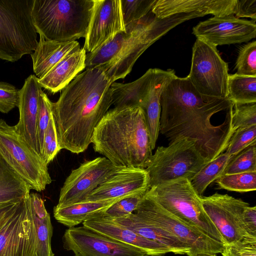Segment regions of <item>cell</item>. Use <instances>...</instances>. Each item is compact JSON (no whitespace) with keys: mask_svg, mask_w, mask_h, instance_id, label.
I'll list each match as a JSON object with an SVG mask.
<instances>
[{"mask_svg":"<svg viewBox=\"0 0 256 256\" xmlns=\"http://www.w3.org/2000/svg\"><path fill=\"white\" fill-rule=\"evenodd\" d=\"M134 213L177 238L190 249V256L200 253H220L224 247L223 244L212 239L166 210L147 192Z\"/></svg>","mask_w":256,"mask_h":256,"instance_id":"cell-9","label":"cell"},{"mask_svg":"<svg viewBox=\"0 0 256 256\" xmlns=\"http://www.w3.org/2000/svg\"><path fill=\"white\" fill-rule=\"evenodd\" d=\"M31 188L20 177L0 186V204L18 200L30 194Z\"/></svg>","mask_w":256,"mask_h":256,"instance_id":"cell-38","label":"cell"},{"mask_svg":"<svg viewBox=\"0 0 256 256\" xmlns=\"http://www.w3.org/2000/svg\"><path fill=\"white\" fill-rule=\"evenodd\" d=\"M196 18L198 16L192 14H180L163 18L156 17L132 38L116 56L99 66L112 82L124 78L149 46L176 26Z\"/></svg>","mask_w":256,"mask_h":256,"instance_id":"cell-10","label":"cell"},{"mask_svg":"<svg viewBox=\"0 0 256 256\" xmlns=\"http://www.w3.org/2000/svg\"><path fill=\"white\" fill-rule=\"evenodd\" d=\"M256 143V125L239 128L235 130L225 152L235 156L248 146Z\"/></svg>","mask_w":256,"mask_h":256,"instance_id":"cell-35","label":"cell"},{"mask_svg":"<svg viewBox=\"0 0 256 256\" xmlns=\"http://www.w3.org/2000/svg\"><path fill=\"white\" fill-rule=\"evenodd\" d=\"M148 191L126 196L110 206L103 214L112 218L125 217L137 209Z\"/></svg>","mask_w":256,"mask_h":256,"instance_id":"cell-37","label":"cell"},{"mask_svg":"<svg viewBox=\"0 0 256 256\" xmlns=\"http://www.w3.org/2000/svg\"><path fill=\"white\" fill-rule=\"evenodd\" d=\"M176 76L173 70H164L155 68L150 84L140 106L144 112L152 150L156 148L160 134L161 95L166 85Z\"/></svg>","mask_w":256,"mask_h":256,"instance_id":"cell-22","label":"cell"},{"mask_svg":"<svg viewBox=\"0 0 256 256\" xmlns=\"http://www.w3.org/2000/svg\"><path fill=\"white\" fill-rule=\"evenodd\" d=\"M64 248L74 256H148L144 250L100 234L84 226L68 228L62 236Z\"/></svg>","mask_w":256,"mask_h":256,"instance_id":"cell-14","label":"cell"},{"mask_svg":"<svg viewBox=\"0 0 256 256\" xmlns=\"http://www.w3.org/2000/svg\"><path fill=\"white\" fill-rule=\"evenodd\" d=\"M216 182L219 188L238 192L256 190V171L224 174Z\"/></svg>","mask_w":256,"mask_h":256,"instance_id":"cell-32","label":"cell"},{"mask_svg":"<svg viewBox=\"0 0 256 256\" xmlns=\"http://www.w3.org/2000/svg\"><path fill=\"white\" fill-rule=\"evenodd\" d=\"M238 0H156L152 12L158 18L180 14H193L198 17L234 15Z\"/></svg>","mask_w":256,"mask_h":256,"instance_id":"cell-20","label":"cell"},{"mask_svg":"<svg viewBox=\"0 0 256 256\" xmlns=\"http://www.w3.org/2000/svg\"><path fill=\"white\" fill-rule=\"evenodd\" d=\"M94 4V0H34L33 22L46 40L74 41L86 37Z\"/></svg>","mask_w":256,"mask_h":256,"instance_id":"cell-4","label":"cell"},{"mask_svg":"<svg viewBox=\"0 0 256 256\" xmlns=\"http://www.w3.org/2000/svg\"><path fill=\"white\" fill-rule=\"evenodd\" d=\"M252 171H256V143L232 156L222 175Z\"/></svg>","mask_w":256,"mask_h":256,"instance_id":"cell-33","label":"cell"},{"mask_svg":"<svg viewBox=\"0 0 256 256\" xmlns=\"http://www.w3.org/2000/svg\"><path fill=\"white\" fill-rule=\"evenodd\" d=\"M112 219L121 226L166 247L171 252L188 256L190 254V249L175 236L134 212L125 217Z\"/></svg>","mask_w":256,"mask_h":256,"instance_id":"cell-26","label":"cell"},{"mask_svg":"<svg viewBox=\"0 0 256 256\" xmlns=\"http://www.w3.org/2000/svg\"><path fill=\"white\" fill-rule=\"evenodd\" d=\"M228 64L216 47L197 38L187 77L198 92L206 96L228 98Z\"/></svg>","mask_w":256,"mask_h":256,"instance_id":"cell-11","label":"cell"},{"mask_svg":"<svg viewBox=\"0 0 256 256\" xmlns=\"http://www.w3.org/2000/svg\"><path fill=\"white\" fill-rule=\"evenodd\" d=\"M149 178L146 168L124 167L92 191L82 202H98L120 199L148 191Z\"/></svg>","mask_w":256,"mask_h":256,"instance_id":"cell-18","label":"cell"},{"mask_svg":"<svg viewBox=\"0 0 256 256\" xmlns=\"http://www.w3.org/2000/svg\"><path fill=\"white\" fill-rule=\"evenodd\" d=\"M94 150L118 168H146L152 154L145 114L140 106L108 110L93 132Z\"/></svg>","mask_w":256,"mask_h":256,"instance_id":"cell-3","label":"cell"},{"mask_svg":"<svg viewBox=\"0 0 256 256\" xmlns=\"http://www.w3.org/2000/svg\"><path fill=\"white\" fill-rule=\"evenodd\" d=\"M0 158L31 188L44 190L52 181L48 164L18 134L14 126L0 119Z\"/></svg>","mask_w":256,"mask_h":256,"instance_id":"cell-8","label":"cell"},{"mask_svg":"<svg viewBox=\"0 0 256 256\" xmlns=\"http://www.w3.org/2000/svg\"><path fill=\"white\" fill-rule=\"evenodd\" d=\"M236 74L246 76H256V41L248 42L241 48L236 59Z\"/></svg>","mask_w":256,"mask_h":256,"instance_id":"cell-36","label":"cell"},{"mask_svg":"<svg viewBox=\"0 0 256 256\" xmlns=\"http://www.w3.org/2000/svg\"><path fill=\"white\" fill-rule=\"evenodd\" d=\"M36 237L30 194L0 226V256H34Z\"/></svg>","mask_w":256,"mask_h":256,"instance_id":"cell-12","label":"cell"},{"mask_svg":"<svg viewBox=\"0 0 256 256\" xmlns=\"http://www.w3.org/2000/svg\"><path fill=\"white\" fill-rule=\"evenodd\" d=\"M60 150L58 143L54 122L52 116L44 136L42 158L48 165L53 160Z\"/></svg>","mask_w":256,"mask_h":256,"instance_id":"cell-42","label":"cell"},{"mask_svg":"<svg viewBox=\"0 0 256 256\" xmlns=\"http://www.w3.org/2000/svg\"><path fill=\"white\" fill-rule=\"evenodd\" d=\"M147 193L166 210L224 244L220 232L203 208L200 196L188 179L178 178L160 184L149 188Z\"/></svg>","mask_w":256,"mask_h":256,"instance_id":"cell-6","label":"cell"},{"mask_svg":"<svg viewBox=\"0 0 256 256\" xmlns=\"http://www.w3.org/2000/svg\"><path fill=\"white\" fill-rule=\"evenodd\" d=\"M232 156L225 152L220 154L207 163L190 181L199 196H202L208 186L222 175Z\"/></svg>","mask_w":256,"mask_h":256,"instance_id":"cell-30","label":"cell"},{"mask_svg":"<svg viewBox=\"0 0 256 256\" xmlns=\"http://www.w3.org/2000/svg\"><path fill=\"white\" fill-rule=\"evenodd\" d=\"M120 199L81 202L65 206L56 205L54 208V216L63 225L68 228L74 227L103 214L110 206Z\"/></svg>","mask_w":256,"mask_h":256,"instance_id":"cell-27","label":"cell"},{"mask_svg":"<svg viewBox=\"0 0 256 256\" xmlns=\"http://www.w3.org/2000/svg\"><path fill=\"white\" fill-rule=\"evenodd\" d=\"M52 103L46 94L42 90L40 96L37 122L38 136L42 156L46 132L52 116Z\"/></svg>","mask_w":256,"mask_h":256,"instance_id":"cell-40","label":"cell"},{"mask_svg":"<svg viewBox=\"0 0 256 256\" xmlns=\"http://www.w3.org/2000/svg\"><path fill=\"white\" fill-rule=\"evenodd\" d=\"M222 256H256V237L248 236L234 243L224 244Z\"/></svg>","mask_w":256,"mask_h":256,"instance_id":"cell-41","label":"cell"},{"mask_svg":"<svg viewBox=\"0 0 256 256\" xmlns=\"http://www.w3.org/2000/svg\"><path fill=\"white\" fill-rule=\"evenodd\" d=\"M82 226L117 241L136 247L148 256H160L171 252L166 247L124 227L102 214L82 222Z\"/></svg>","mask_w":256,"mask_h":256,"instance_id":"cell-21","label":"cell"},{"mask_svg":"<svg viewBox=\"0 0 256 256\" xmlns=\"http://www.w3.org/2000/svg\"><path fill=\"white\" fill-rule=\"evenodd\" d=\"M19 90L12 84L0 82V112L8 114L18 107Z\"/></svg>","mask_w":256,"mask_h":256,"instance_id":"cell-43","label":"cell"},{"mask_svg":"<svg viewBox=\"0 0 256 256\" xmlns=\"http://www.w3.org/2000/svg\"><path fill=\"white\" fill-rule=\"evenodd\" d=\"M200 200L204 210L222 237L224 245L250 236L246 233L243 222L244 212L250 206L248 203L218 192L200 196Z\"/></svg>","mask_w":256,"mask_h":256,"instance_id":"cell-13","label":"cell"},{"mask_svg":"<svg viewBox=\"0 0 256 256\" xmlns=\"http://www.w3.org/2000/svg\"><path fill=\"white\" fill-rule=\"evenodd\" d=\"M156 0H120L121 9L125 26L140 20L152 11Z\"/></svg>","mask_w":256,"mask_h":256,"instance_id":"cell-34","label":"cell"},{"mask_svg":"<svg viewBox=\"0 0 256 256\" xmlns=\"http://www.w3.org/2000/svg\"><path fill=\"white\" fill-rule=\"evenodd\" d=\"M192 256H216V254H211L208 253H200Z\"/></svg>","mask_w":256,"mask_h":256,"instance_id":"cell-48","label":"cell"},{"mask_svg":"<svg viewBox=\"0 0 256 256\" xmlns=\"http://www.w3.org/2000/svg\"><path fill=\"white\" fill-rule=\"evenodd\" d=\"M233 128L256 125V102L234 104L232 117Z\"/></svg>","mask_w":256,"mask_h":256,"instance_id":"cell-39","label":"cell"},{"mask_svg":"<svg viewBox=\"0 0 256 256\" xmlns=\"http://www.w3.org/2000/svg\"><path fill=\"white\" fill-rule=\"evenodd\" d=\"M112 83L99 66L86 68L52 102L60 150L76 154L87 150L95 128L112 105Z\"/></svg>","mask_w":256,"mask_h":256,"instance_id":"cell-2","label":"cell"},{"mask_svg":"<svg viewBox=\"0 0 256 256\" xmlns=\"http://www.w3.org/2000/svg\"><path fill=\"white\" fill-rule=\"evenodd\" d=\"M80 49L76 40L49 41L40 36L35 50L30 54L35 76L38 78H42L64 58Z\"/></svg>","mask_w":256,"mask_h":256,"instance_id":"cell-24","label":"cell"},{"mask_svg":"<svg viewBox=\"0 0 256 256\" xmlns=\"http://www.w3.org/2000/svg\"><path fill=\"white\" fill-rule=\"evenodd\" d=\"M154 72V68H150L141 77L131 82H112L110 88L114 108L140 106Z\"/></svg>","mask_w":256,"mask_h":256,"instance_id":"cell-29","label":"cell"},{"mask_svg":"<svg viewBox=\"0 0 256 256\" xmlns=\"http://www.w3.org/2000/svg\"><path fill=\"white\" fill-rule=\"evenodd\" d=\"M197 38L211 45L240 44L256 38V21L236 18L234 15L214 16L200 22L192 28Z\"/></svg>","mask_w":256,"mask_h":256,"instance_id":"cell-16","label":"cell"},{"mask_svg":"<svg viewBox=\"0 0 256 256\" xmlns=\"http://www.w3.org/2000/svg\"><path fill=\"white\" fill-rule=\"evenodd\" d=\"M86 50L82 48L66 56L38 78L42 88L52 94L62 90L79 72L86 68Z\"/></svg>","mask_w":256,"mask_h":256,"instance_id":"cell-25","label":"cell"},{"mask_svg":"<svg viewBox=\"0 0 256 256\" xmlns=\"http://www.w3.org/2000/svg\"><path fill=\"white\" fill-rule=\"evenodd\" d=\"M120 168L105 157H98L82 164L66 179L57 205L65 206L83 201Z\"/></svg>","mask_w":256,"mask_h":256,"instance_id":"cell-15","label":"cell"},{"mask_svg":"<svg viewBox=\"0 0 256 256\" xmlns=\"http://www.w3.org/2000/svg\"><path fill=\"white\" fill-rule=\"evenodd\" d=\"M160 132L169 143L186 138L208 162L226 149L235 131L232 126L217 125L213 116L233 110L228 98L206 96L200 94L188 77L176 76L161 95Z\"/></svg>","mask_w":256,"mask_h":256,"instance_id":"cell-1","label":"cell"},{"mask_svg":"<svg viewBox=\"0 0 256 256\" xmlns=\"http://www.w3.org/2000/svg\"><path fill=\"white\" fill-rule=\"evenodd\" d=\"M22 200L20 201H19L18 202V204L12 208L10 210H9L8 212H7L6 214L3 215L2 216H0V226H2L7 220L10 217V216L12 215V214L13 213V212L14 211L16 208H17V206L19 204H20V202Z\"/></svg>","mask_w":256,"mask_h":256,"instance_id":"cell-47","label":"cell"},{"mask_svg":"<svg viewBox=\"0 0 256 256\" xmlns=\"http://www.w3.org/2000/svg\"><path fill=\"white\" fill-rule=\"evenodd\" d=\"M34 0H0V58L15 62L32 54L38 32L32 12Z\"/></svg>","mask_w":256,"mask_h":256,"instance_id":"cell-5","label":"cell"},{"mask_svg":"<svg viewBox=\"0 0 256 256\" xmlns=\"http://www.w3.org/2000/svg\"><path fill=\"white\" fill-rule=\"evenodd\" d=\"M156 18L152 12L142 18L125 26V30L116 34L98 49L88 52L86 58V68L104 64L114 59L140 30L150 24Z\"/></svg>","mask_w":256,"mask_h":256,"instance_id":"cell-23","label":"cell"},{"mask_svg":"<svg viewBox=\"0 0 256 256\" xmlns=\"http://www.w3.org/2000/svg\"><path fill=\"white\" fill-rule=\"evenodd\" d=\"M228 98L234 104L256 102V76L229 74Z\"/></svg>","mask_w":256,"mask_h":256,"instance_id":"cell-31","label":"cell"},{"mask_svg":"<svg viewBox=\"0 0 256 256\" xmlns=\"http://www.w3.org/2000/svg\"><path fill=\"white\" fill-rule=\"evenodd\" d=\"M124 30L120 0H94L83 48L92 52Z\"/></svg>","mask_w":256,"mask_h":256,"instance_id":"cell-17","label":"cell"},{"mask_svg":"<svg viewBox=\"0 0 256 256\" xmlns=\"http://www.w3.org/2000/svg\"><path fill=\"white\" fill-rule=\"evenodd\" d=\"M30 199L36 232V256H54L51 246L53 228L50 214L40 194L30 193Z\"/></svg>","mask_w":256,"mask_h":256,"instance_id":"cell-28","label":"cell"},{"mask_svg":"<svg viewBox=\"0 0 256 256\" xmlns=\"http://www.w3.org/2000/svg\"><path fill=\"white\" fill-rule=\"evenodd\" d=\"M34 256H36V254H34Z\"/></svg>","mask_w":256,"mask_h":256,"instance_id":"cell-49","label":"cell"},{"mask_svg":"<svg viewBox=\"0 0 256 256\" xmlns=\"http://www.w3.org/2000/svg\"><path fill=\"white\" fill-rule=\"evenodd\" d=\"M21 200L0 204V216H2L12 208Z\"/></svg>","mask_w":256,"mask_h":256,"instance_id":"cell-46","label":"cell"},{"mask_svg":"<svg viewBox=\"0 0 256 256\" xmlns=\"http://www.w3.org/2000/svg\"><path fill=\"white\" fill-rule=\"evenodd\" d=\"M243 222L246 233L256 237V206H247L244 212Z\"/></svg>","mask_w":256,"mask_h":256,"instance_id":"cell-45","label":"cell"},{"mask_svg":"<svg viewBox=\"0 0 256 256\" xmlns=\"http://www.w3.org/2000/svg\"><path fill=\"white\" fill-rule=\"evenodd\" d=\"M38 80L34 74L30 75L19 90L18 108L20 116L18 124L14 126L32 150L42 156L38 136L37 122L40 96L42 90Z\"/></svg>","mask_w":256,"mask_h":256,"instance_id":"cell-19","label":"cell"},{"mask_svg":"<svg viewBox=\"0 0 256 256\" xmlns=\"http://www.w3.org/2000/svg\"><path fill=\"white\" fill-rule=\"evenodd\" d=\"M208 162L196 147L194 142L178 138L166 146L158 147L146 168L149 188L178 178L190 181Z\"/></svg>","mask_w":256,"mask_h":256,"instance_id":"cell-7","label":"cell"},{"mask_svg":"<svg viewBox=\"0 0 256 256\" xmlns=\"http://www.w3.org/2000/svg\"><path fill=\"white\" fill-rule=\"evenodd\" d=\"M234 16L238 18H249L256 20V0H238Z\"/></svg>","mask_w":256,"mask_h":256,"instance_id":"cell-44","label":"cell"}]
</instances>
